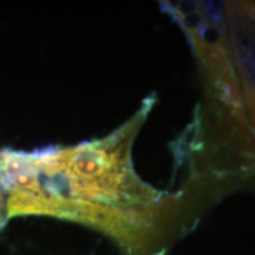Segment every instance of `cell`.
<instances>
[{
    "instance_id": "6da1fadb",
    "label": "cell",
    "mask_w": 255,
    "mask_h": 255,
    "mask_svg": "<svg viewBox=\"0 0 255 255\" xmlns=\"http://www.w3.org/2000/svg\"><path fill=\"white\" fill-rule=\"evenodd\" d=\"M8 210H7V197L1 184H0V231L5 227L6 222L8 220Z\"/></svg>"
}]
</instances>
